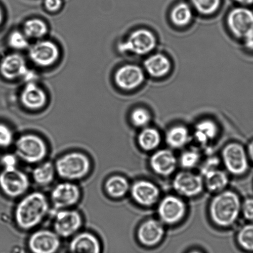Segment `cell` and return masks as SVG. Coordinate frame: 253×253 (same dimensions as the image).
Listing matches in <instances>:
<instances>
[{
  "instance_id": "4dcf8cb0",
  "label": "cell",
  "mask_w": 253,
  "mask_h": 253,
  "mask_svg": "<svg viewBox=\"0 0 253 253\" xmlns=\"http://www.w3.org/2000/svg\"><path fill=\"white\" fill-rule=\"evenodd\" d=\"M237 240L240 248L247 253H253V223L243 225L237 233Z\"/></svg>"
},
{
  "instance_id": "f35d334b",
  "label": "cell",
  "mask_w": 253,
  "mask_h": 253,
  "mask_svg": "<svg viewBox=\"0 0 253 253\" xmlns=\"http://www.w3.org/2000/svg\"><path fill=\"white\" fill-rule=\"evenodd\" d=\"M2 164L4 166V169H13L16 168L17 164V159L16 157L11 154H6L3 156L1 159Z\"/></svg>"
},
{
  "instance_id": "ba28073f",
  "label": "cell",
  "mask_w": 253,
  "mask_h": 253,
  "mask_svg": "<svg viewBox=\"0 0 253 253\" xmlns=\"http://www.w3.org/2000/svg\"><path fill=\"white\" fill-rule=\"evenodd\" d=\"M29 56L37 66L48 67L57 61L60 50L53 42L41 39L29 46Z\"/></svg>"
},
{
  "instance_id": "d6986e66",
  "label": "cell",
  "mask_w": 253,
  "mask_h": 253,
  "mask_svg": "<svg viewBox=\"0 0 253 253\" xmlns=\"http://www.w3.org/2000/svg\"><path fill=\"white\" fill-rule=\"evenodd\" d=\"M176 159L173 152L167 149L160 150L155 152L150 159L152 170L158 175L168 176L175 170Z\"/></svg>"
},
{
  "instance_id": "83f0119b",
  "label": "cell",
  "mask_w": 253,
  "mask_h": 253,
  "mask_svg": "<svg viewBox=\"0 0 253 253\" xmlns=\"http://www.w3.org/2000/svg\"><path fill=\"white\" fill-rule=\"evenodd\" d=\"M55 166L51 162H45L37 167L33 173L34 181L41 186H46L52 182L55 175Z\"/></svg>"
},
{
  "instance_id": "b9f144b4",
  "label": "cell",
  "mask_w": 253,
  "mask_h": 253,
  "mask_svg": "<svg viewBox=\"0 0 253 253\" xmlns=\"http://www.w3.org/2000/svg\"><path fill=\"white\" fill-rule=\"evenodd\" d=\"M247 152L250 162L253 164V139L248 144Z\"/></svg>"
},
{
  "instance_id": "ac0fdd59",
  "label": "cell",
  "mask_w": 253,
  "mask_h": 253,
  "mask_svg": "<svg viewBox=\"0 0 253 253\" xmlns=\"http://www.w3.org/2000/svg\"><path fill=\"white\" fill-rule=\"evenodd\" d=\"M131 193L133 200L144 206L154 205L160 196L159 188L154 183L146 180H140L134 183Z\"/></svg>"
},
{
  "instance_id": "d590c367",
  "label": "cell",
  "mask_w": 253,
  "mask_h": 253,
  "mask_svg": "<svg viewBox=\"0 0 253 253\" xmlns=\"http://www.w3.org/2000/svg\"><path fill=\"white\" fill-rule=\"evenodd\" d=\"M14 140L13 133L6 125L0 124V147L6 148L11 146Z\"/></svg>"
},
{
  "instance_id": "f546056e",
  "label": "cell",
  "mask_w": 253,
  "mask_h": 253,
  "mask_svg": "<svg viewBox=\"0 0 253 253\" xmlns=\"http://www.w3.org/2000/svg\"><path fill=\"white\" fill-rule=\"evenodd\" d=\"M170 18L175 25L181 27L186 26L193 18L192 9L187 3H179L171 11Z\"/></svg>"
},
{
  "instance_id": "f6af8a7d",
  "label": "cell",
  "mask_w": 253,
  "mask_h": 253,
  "mask_svg": "<svg viewBox=\"0 0 253 253\" xmlns=\"http://www.w3.org/2000/svg\"><path fill=\"white\" fill-rule=\"evenodd\" d=\"M188 253H203L202 252H199V251L195 250V251H191V252H189Z\"/></svg>"
},
{
  "instance_id": "ee69618b",
  "label": "cell",
  "mask_w": 253,
  "mask_h": 253,
  "mask_svg": "<svg viewBox=\"0 0 253 253\" xmlns=\"http://www.w3.org/2000/svg\"><path fill=\"white\" fill-rule=\"evenodd\" d=\"M3 20V13L1 8H0V25H1L2 22Z\"/></svg>"
},
{
  "instance_id": "60d3db41",
  "label": "cell",
  "mask_w": 253,
  "mask_h": 253,
  "mask_svg": "<svg viewBox=\"0 0 253 253\" xmlns=\"http://www.w3.org/2000/svg\"><path fill=\"white\" fill-rule=\"evenodd\" d=\"M245 47L250 51H253V31L246 36L244 39Z\"/></svg>"
},
{
  "instance_id": "ffe728a7",
  "label": "cell",
  "mask_w": 253,
  "mask_h": 253,
  "mask_svg": "<svg viewBox=\"0 0 253 253\" xmlns=\"http://www.w3.org/2000/svg\"><path fill=\"white\" fill-rule=\"evenodd\" d=\"M46 95L35 82L27 83L21 94L22 104L27 109L39 110L45 106Z\"/></svg>"
},
{
  "instance_id": "7402d4cb",
  "label": "cell",
  "mask_w": 253,
  "mask_h": 253,
  "mask_svg": "<svg viewBox=\"0 0 253 253\" xmlns=\"http://www.w3.org/2000/svg\"><path fill=\"white\" fill-rule=\"evenodd\" d=\"M144 67L152 77L161 78L169 73L171 63L166 56L157 53L146 59L144 61Z\"/></svg>"
},
{
  "instance_id": "30bf717a",
  "label": "cell",
  "mask_w": 253,
  "mask_h": 253,
  "mask_svg": "<svg viewBox=\"0 0 253 253\" xmlns=\"http://www.w3.org/2000/svg\"><path fill=\"white\" fill-rule=\"evenodd\" d=\"M60 238L52 231L38 230L29 238L28 247L33 253H56L60 248Z\"/></svg>"
},
{
  "instance_id": "7c38bea8",
  "label": "cell",
  "mask_w": 253,
  "mask_h": 253,
  "mask_svg": "<svg viewBox=\"0 0 253 253\" xmlns=\"http://www.w3.org/2000/svg\"><path fill=\"white\" fill-rule=\"evenodd\" d=\"M80 190L78 186L72 183H59L53 189L51 200L54 207L57 210L71 207L80 200Z\"/></svg>"
},
{
  "instance_id": "8d00e7d4",
  "label": "cell",
  "mask_w": 253,
  "mask_h": 253,
  "mask_svg": "<svg viewBox=\"0 0 253 253\" xmlns=\"http://www.w3.org/2000/svg\"><path fill=\"white\" fill-rule=\"evenodd\" d=\"M241 212L248 222L253 223V198H248L243 201Z\"/></svg>"
},
{
  "instance_id": "f1b7e54d",
  "label": "cell",
  "mask_w": 253,
  "mask_h": 253,
  "mask_svg": "<svg viewBox=\"0 0 253 253\" xmlns=\"http://www.w3.org/2000/svg\"><path fill=\"white\" fill-rule=\"evenodd\" d=\"M188 140V129L182 126L172 127L169 130L166 135L167 144L172 148H181L187 143Z\"/></svg>"
},
{
  "instance_id": "6da1fadb",
  "label": "cell",
  "mask_w": 253,
  "mask_h": 253,
  "mask_svg": "<svg viewBox=\"0 0 253 253\" xmlns=\"http://www.w3.org/2000/svg\"><path fill=\"white\" fill-rule=\"evenodd\" d=\"M48 210V201L43 193L29 194L16 206L14 216L17 225L22 229H32L44 219Z\"/></svg>"
},
{
  "instance_id": "9c48e42d",
  "label": "cell",
  "mask_w": 253,
  "mask_h": 253,
  "mask_svg": "<svg viewBox=\"0 0 253 253\" xmlns=\"http://www.w3.org/2000/svg\"><path fill=\"white\" fill-rule=\"evenodd\" d=\"M227 24L233 34L244 39L253 31V12L245 7L233 9L228 14Z\"/></svg>"
},
{
  "instance_id": "e0dca14e",
  "label": "cell",
  "mask_w": 253,
  "mask_h": 253,
  "mask_svg": "<svg viewBox=\"0 0 253 253\" xmlns=\"http://www.w3.org/2000/svg\"><path fill=\"white\" fill-rule=\"evenodd\" d=\"M164 234L163 225L159 221L154 219L145 221L137 230V238L139 242L147 247L159 244Z\"/></svg>"
},
{
  "instance_id": "44dd1931",
  "label": "cell",
  "mask_w": 253,
  "mask_h": 253,
  "mask_svg": "<svg viewBox=\"0 0 253 253\" xmlns=\"http://www.w3.org/2000/svg\"><path fill=\"white\" fill-rule=\"evenodd\" d=\"M71 253H101L99 240L92 233L83 232L76 235L70 244Z\"/></svg>"
},
{
  "instance_id": "5bb4252c",
  "label": "cell",
  "mask_w": 253,
  "mask_h": 253,
  "mask_svg": "<svg viewBox=\"0 0 253 253\" xmlns=\"http://www.w3.org/2000/svg\"><path fill=\"white\" fill-rule=\"evenodd\" d=\"M29 72L25 59L20 54H8L0 62V74L6 80L24 79Z\"/></svg>"
},
{
  "instance_id": "4fadbf2b",
  "label": "cell",
  "mask_w": 253,
  "mask_h": 253,
  "mask_svg": "<svg viewBox=\"0 0 253 253\" xmlns=\"http://www.w3.org/2000/svg\"><path fill=\"white\" fill-rule=\"evenodd\" d=\"M158 212L162 222L167 224H174L182 219L185 216V204L176 196H168L160 203Z\"/></svg>"
},
{
  "instance_id": "9a60e30c",
  "label": "cell",
  "mask_w": 253,
  "mask_h": 253,
  "mask_svg": "<svg viewBox=\"0 0 253 253\" xmlns=\"http://www.w3.org/2000/svg\"><path fill=\"white\" fill-rule=\"evenodd\" d=\"M142 68L134 65H126L120 67L115 75L118 86L124 90H132L138 87L144 81Z\"/></svg>"
},
{
  "instance_id": "cb8c5ba5",
  "label": "cell",
  "mask_w": 253,
  "mask_h": 253,
  "mask_svg": "<svg viewBox=\"0 0 253 253\" xmlns=\"http://www.w3.org/2000/svg\"><path fill=\"white\" fill-rule=\"evenodd\" d=\"M205 177L206 186L211 191H221L227 186L228 178L224 171L214 169L203 174Z\"/></svg>"
},
{
  "instance_id": "52a82bcc",
  "label": "cell",
  "mask_w": 253,
  "mask_h": 253,
  "mask_svg": "<svg viewBox=\"0 0 253 253\" xmlns=\"http://www.w3.org/2000/svg\"><path fill=\"white\" fill-rule=\"evenodd\" d=\"M156 39L154 34L147 29H137L130 34L126 41L119 45L122 53H131L143 55L151 52L156 47Z\"/></svg>"
},
{
  "instance_id": "8fae6325",
  "label": "cell",
  "mask_w": 253,
  "mask_h": 253,
  "mask_svg": "<svg viewBox=\"0 0 253 253\" xmlns=\"http://www.w3.org/2000/svg\"><path fill=\"white\" fill-rule=\"evenodd\" d=\"M82 223V217L77 211L61 210L55 216L54 230L59 237L68 238L78 232Z\"/></svg>"
},
{
  "instance_id": "277c9868",
  "label": "cell",
  "mask_w": 253,
  "mask_h": 253,
  "mask_svg": "<svg viewBox=\"0 0 253 253\" xmlns=\"http://www.w3.org/2000/svg\"><path fill=\"white\" fill-rule=\"evenodd\" d=\"M17 156L29 164H36L43 161L47 153L45 142L34 134L21 136L16 142Z\"/></svg>"
},
{
  "instance_id": "603a6c76",
  "label": "cell",
  "mask_w": 253,
  "mask_h": 253,
  "mask_svg": "<svg viewBox=\"0 0 253 253\" xmlns=\"http://www.w3.org/2000/svg\"><path fill=\"white\" fill-rule=\"evenodd\" d=\"M48 31V26L45 22L38 18L28 19L23 25V32L29 39L37 41L43 39Z\"/></svg>"
},
{
  "instance_id": "e575fe53",
  "label": "cell",
  "mask_w": 253,
  "mask_h": 253,
  "mask_svg": "<svg viewBox=\"0 0 253 253\" xmlns=\"http://www.w3.org/2000/svg\"><path fill=\"white\" fill-rule=\"evenodd\" d=\"M200 159V154L194 150L185 152L180 157L181 166L186 169H192L198 164Z\"/></svg>"
},
{
  "instance_id": "d4e9b609",
  "label": "cell",
  "mask_w": 253,
  "mask_h": 253,
  "mask_svg": "<svg viewBox=\"0 0 253 253\" xmlns=\"http://www.w3.org/2000/svg\"><path fill=\"white\" fill-rule=\"evenodd\" d=\"M105 190L112 198H120L126 195L129 190L128 181L123 176H112L105 183Z\"/></svg>"
},
{
  "instance_id": "74e56055",
  "label": "cell",
  "mask_w": 253,
  "mask_h": 253,
  "mask_svg": "<svg viewBox=\"0 0 253 253\" xmlns=\"http://www.w3.org/2000/svg\"><path fill=\"white\" fill-rule=\"evenodd\" d=\"M43 4L46 10L54 13L61 8L63 0H44Z\"/></svg>"
},
{
  "instance_id": "7bdbcfd3",
  "label": "cell",
  "mask_w": 253,
  "mask_h": 253,
  "mask_svg": "<svg viewBox=\"0 0 253 253\" xmlns=\"http://www.w3.org/2000/svg\"><path fill=\"white\" fill-rule=\"evenodd\" d=\"M235 1L243 6L252 5L253 4V0H235Z\"/></svg>"
},
{
  "instance_id": "ab89813d",
  "label": "cell",
  "mask_w": 253,
  "mask_h": 253,
  "mask_svg": "<svg viewBox=\"0 0 253 253\" xmlns=\"http://www.w3.org/2000/svg\"><path fill=\"white\" fill-rule=\"evenodd\" d=\"M218 164V161L217 159H211L210 161H208L207 163L206 164L205 166L203 167V173L205 174L208 171L216 169L215 167L217 166Z\"/></svg>"
},
{
  "instance_id": "3957f363",
  "label": "cell",
  "mask_w": 253,
  "mask_h": 253,
  "mask_svg": "<svg viewBox=\"0 0 253 253\" xmlns=\"http://www.w3.org/2000/svg\"><path fill=\"white\" fill-rule=\"evenodd\" d=\"M56 172L66 180H81L86 176L90 169V162L85 155L72 152L61 157L56 162Z\"/></svg>"
},
{
  "instance_id": "836d02e7",
  "label": "cell",
  "mask_w": 253,
  "mask_h": 253,
  "mask_svg": "<svg viewBox=\"0 0 253 253\" xmlns=\"http://www.w3.org/2000/svg\"><path fill=\"white\" fill-rule=\"evenodd\" d=\"M131 119L135 126L145 127L151 121V115L146 109L139 108L132 112Z\"/></svg>"
},
{
  "instance_id": "8992f818",
  "label": "cell",
  "mask_w": 253,
  "mask_h": 253,
  "mask_svg": "<svg viewBox=\"0 0 253 253\" xmlns=\"http://www.w3.org/2000/svg\"><path fill=\"white\" fill-rule=\"evenodd\" d=\"M28 176L18 169H4L0 173V188L6 196L18 198L28 190Z\"/></svg>"
},
{
  "instance_id": "5b68a950",
  "label": "cell",
  "mask_w": 253,
  "mask_h": 253,
  "mask_svg": "<svg viewBox=\"0 0 253 253\" xmlns=\"http://www.w3.org/2000/svg\"><path fill=\"white\" fill-rule=\"evenodd\" d=\"M222 159L226 168L235 175H243L250 168V159L247 150L242 144L233 142L223 149Z\"/></svg>"
},
{
  "instance_id": "4316f807",
  "label": "cell",
  "mask_w": 253,
  "mask_h": 253,
  "mask_svg": "<svg viewBox=\"0 0 253 253\" xmlns=\"http://www.w3.org/2000/svg\"><path fill=\"white\" fill-rule=\"evenodd\" d=\"M161 141V134L152 127L144 128L138 136L139 146L145 151H152L159 146Z\"/></svg>"
},
{
  "instance_id": "7a4b0ae2",
  "label": "cell",
  "mask_w": 253,
  "mask_h": 253,
  "mask_svg": "<svg viewBox=\"0 0 253 253\" xmlns=\"http://www.w3.org/2000/svg\"><path fill=\"white\" fill-rule=\"evenodd\" d=\"M241 210L242 203L237 194L231 191H223L211 201L210 216L216 225L227 227L237 221Z\"/></svg>"
},
{
  "instance_id": "1f68e13d",
  "label": "cell",
  "mask_w": 253,
  "mask_h": 253,
  "mask_svg": "<svg viewBox=\"0 0 253 253\" xmlns=\"http://www.w3.org/2000/svg\"><path fill=\"white\" fill-rule=\"evenodd\" d=\"M191 3L199 13L210 15L219 8L220 0H191Z\"/></svg>"
},
{
  "instance_id": "2e32d148",
  "label": "cell",
  "mask_w": 253,
  "mask_h": 253,
  "mask_svg": "<svg viewBox=\"0 0 253 253\" xmlns=\"http://www.w3.org/2000/svg\"><path fill=\"white\" fill-rule=\"evenodd\" d=\"M173 188L180 195L193 197L202 192L203 180L200 176L188 171L177 174L174 178Z\"/></svg>"
},
{
  "instance_id": "484cf974",
  "label": "cell",
  "mask_w": 253,
  "mask_h": 253,
  "mask_svg": "<svg viewBox=\"0 0 253 253\" xmlns=\"http://www.w3.org/2000/svg\"><path fill=\"white\" fill-rule=\"evenodd\" d=\"M218 127L211 120H203L196 125L195 137L201 143L205 144L212 141L217 136Z\"/></svg>"
},
{
  "instance_id": "d6a6232c",
  "label": "cell",
  "mask_w": 253,
  "mask_h": 253,
  "mask_svg": "<svg viewBox=\"0 0 253 253\" xmlns=\"http://www.w3.org/2000/svg\"><path fill=\"white\" fill-rule=\"evenodd\" d=\"M8 44L12 48L22 50L29 48V39L23 32L14 31L12 32L8 38Z\"/></svg>"
}]
</instances>
